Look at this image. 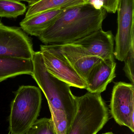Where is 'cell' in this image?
Segmentation results:
<instances>
[{
  "label": "cell",
  "instance_id": "cell-1",
  "mask_svg": "<svg viewBox=\"0 0 134 134\" xmlns=\"http://www.w3.org/2000/svg\"><path fill=\"white\" fill-rule=\"evenodd\" d=\"M107 12L90 2L63 10L38 37L45 45L67 44L102 29Z\"/></svg>",
  "mask_w": 134,
  "mask_h": 134
},
{
  "label": "cell",
  "instance_id": "cell-2",
  "mask_svg": "<svg viewBox=\"0 0 134 134\" xmlns=\"http://www.w3.org/2000/svg\"><path fill=\"white\" fill-rule=\"evenodd\" d=\"M32 78L45 94L57 134H67L75 114L77 97L71 86L46 70L41 52H35Z\"/></svg>",
  "mask_w": 134,
  "mask_h": 134
},
{
  "label": "cell",
  "instance_id": "cell-3",
  "mask_svg": "<svg viewBox=\"0 0 134 134\" xmlns=\"http://www.w3.org/2000/svg\"><path fill=\"white\" fill-rule=\"evenodd\" d=\"M109 116L108 108L100 94L87 92L77 97L76 111L67 134H97Z\"/></svg>",
  "mask_w": 134,
  "mask_h": 134
},
{
  "label": "cell",
  "instance_id": "cell-4",
  "mask_svg": "<svg viewBox=\"0 0 134 134\" xmlns=\"http://www.w3.org/2000/svg\"><path fill=\"white\" fill-rule=\"evenodd\" d=\"M39 87L21 86L11 103L9 134H24L37 119L41 107Z\"/></svg>",
  "mask_w": 134,
  "mask_h": 134
},
{
  "label": "cell",
  "instance_id": "cell-5",
  "mask_svg": "<svg viewBox=\"0 0 134 134\" xmlns=\"http://www.w3.org/2000/svg\"><path fill=\"white\" fill-rule=\"evenodd\" d=\"M134 0H119L117 5V30L114 55L123 62L134 45Z\"/></svg>",
  "mask_w": 134,
  "mask_h": 134
},
{
  "label": "cell",
  "instance_id": "cell-6",
  "mask_svg": "<svg viewBox=\"0 0 134 134\" xmlns=\"http://www.w3.org/2000/svg\"><path fill=\"white\" fill-rule=\"evenodd\" d=\"M40 52L47 71L71 87L85 89L86 82L54 44L41 45Z\"/></svg>",
  "mask_w": 134,
  "mask_h": 134
},
{
  "label": "cell",
  "instance_id": "cell-7",
  "mask_svg": "<svg viewBox=\"0 0 134 134\" xmlns=\"http://www.w3.org/2000/svg\"><path fill=\"white\" fill-rule=\"evenodd\" d=\"M35 52L31 38L20 27L0 22V57L32 59Z\"/></svg>",
  "mask_w": 134,
  "mask_h": 134
},
{
  "label": "cell",
  "instance_id": "cell-8",
  "mask_svg": "<svg viewBox=\"0 0 134 134\" xmlns=\"http://www.w3.org/2000/svg\"><path fill=\"white\" fill-rule=\"evenodd\" d=\"M110 108L116 122L134 132V84L122 82L116 83L112 93Z\"/></svg>",
  "mask_w": 134,
  "mask_h": 134
},
{
  "label": "cell",
  "instance_id": "cell-9",
  "mask_svg": "<svg viewBox=\"0 0 134 134\" xmlns=\"http://www.w3.org/2000/svg\"><path fill=\"white\" fill-rule=\"evenodd\" d=\"M114 40L111 31H105L101 29L69 44L79 46L103 60H114Z\"/></svg>",
  "mask_w": 134,
  "mask_h": 134
},
{
  "label": "cell",
  "instance_id": "cell-10",
  "mask_svg": "<svg viewBox=\"0 0 134 134\" xmlns=\"http://www.w3.org/2000/svg\"><path fill=\"white\" fill-rule=\"evenodd\" d=\"M54 45L85 81L91 69L102 60L77 45L69 43Z\"/></svg>",
  "mask_w": 134,
  "mask_h": 134
},
{
  "label": "cell",
  "instance_id": "cell-11",
  "mask_svg": "<svg viewBox=\"0 0 134 134\" xmlns=\"http://www.w3.org/2000/svg\"><path fill=\"white\" fill-rule=\"evenodd\" d=\"M114 60H101L91 69L85 80V89L92 93L101 94L116 76Z\"/></svg>",
  "mask_w": 134,
  "mask_h": 134
},
{
  "label": "cell",
  "instance_id": "cell-12",
  "mask_svg": "<svg viewBox=\"0 0 134 134\" xmlns=\"http://www.w3.org/2000/svg\"><path fill=\"white\" fill-rule=\"evenodd\" d=\"M62 11L49 10L24 18L20 23V28L28 34L39 37L55 21Z\"/></svg>",
  "mask_w": 134,
  "mask_h": 134
},
{
  "label": "cell",
  "instance_id": "cell-13",
  "mask_svg": "<svg viewBox=\"0 0 134 134\" xmlns=\"http://www.w3.org/2000/svg\"><path fill=\"white\" fill-rule=\"evenodd\" d=\"M33 70L32 59L0 57V82L20 75H31Z\"/></svg>",
  "mask_w": 134,
  "mask_h": 134
},
{
  "label": "cell",
  "instance_id": "cell-14",
  "mask_svg": "<svg viewBox=\"0 0 134 134\" xmlns=\"http://www.w3.org/2000/svg\"><path fill=\"white\" fill-rule=\"evenodd\" d=\"M91 0H42L29 5L25 18L52 10H65L89 2Z\"/></svg>",
  "mask_w": 134,
  "mask_h": 134
},
{
  "label": "cell",
  "instance_id": "cell-15",
  "mask_svg": "<svg viewBox=\"0 0 134 134\" xmlns=\"http://www.w3.org/2000/svg\"><path fill=\"white\" fill-rule=\"evenodd\" d=\"M25 4L17 0H0V17L17 18L26 10Z\"/></svg>",
  "mask_w": 134,
  "mask_h": 134
},
{
  "label": "cell",
  "instance_id": "cell-16",
  "mask_svg": "<svg viewBox=\"0 0 134 134\" xmlns=\"http://www.w3.org/2000/svg\"><path fill=\"white\" fill-rule=\"evenodd\" d=\"M24 134H57L52 118L37 119Z\"/></svg>",
  "mask_w": 134,
  "mask_h": 134
},
{
  "label": "cell",
  "instance_id": "cell-17",
  "mask_svg": "<svg viewBox=\"0 0 134 134\" xmlns=\"http://www.w3.org/2000/svg\"><path fill=\"white\" fill-rule=\"evenodd\" d=\"M124 61V71L132 84L134 83V45L132 46Z\"/></svg>",
  "mask_w": 134,
  "mask_h": 134
},
{
  "label": "cell",
  "instance_id": "cell-18",
  "mask_svg": "<svg viewBox=\"0 0 134 134\" xmlns=\"http://www.w3.org/2000/svg\"><path fill=\"white\" fill-rule=\"evenodd\" d=\"M100 6L104 9L107 13H115L119 0H100Z\"/></svg>",
  "mask_w": 134,
  "mask_h": 134
},
{
  "label": "cell",
  "instance_id": "cell-19",
  "mask_svg": "<svg viewBox=\"0 0 134 134\" xmlns=\"http://www.w3.org/2000/svg\"><path fill=\"white\" fill-rule=\"evenodd\" d=\"M17 1H24L26 2L29 3V5H30L36 4L42 0H17Z\"/></svg>",
  "mask_w": 134,
  "mask_h": 134
},
{
  "label": "cell",
  "instance_id": "cell-20",
  "mask_svg": "<svg viewBox=\"0 0 134 134\" xmlns=\"http://www.w3.org/2000/svg\"><path fill=\"white\" fill-rule=\"evenodd\" d=\"M102 134H115L113 133L112 132H108V133H104Z\"/></svg>",
  "mask_w": 134,
  "mask_h": 134
}]
</instances>
